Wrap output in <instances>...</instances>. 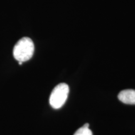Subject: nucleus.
<instances>
[{
	"label": "nucleus",
	"mask_w": 135,
	"mask_h": 135,
	"mask_svg": "<svg viewBox=\"0 0 135 135\" xmlns=\"http://www.w3.org/2000/svg\"><path fill=\"white\" fill-rule=\"evenodd\" d=\"M119 100L124 104H135V90L124 89L118 94Z\"/></svg>",
	"instance_id": "7ed1b4c3"
},
{
	"label": "nucleus",
	"mask_w": 135,
	"mask_h": 135,
	"mask_svg": "<svg viewBox=\"0 0 135 135\" xmlns=\"http://www.w3.org/2000/svg\"><path fill=\"white\" fill-rule=\"evenodd\" d=\"M74 135H93V133L91 130L89 128V124L86 123L84 124L83 127L79 128Z\"/></svg>",
	"instance_id": "20e7f679"
},
{
	"label": "nucleus",
	"mask_w": 135,
	"mask_h": 135,
	"mask_svg": "<svg viewBox=\"0 0 135 135\" xmlns=\"http://www.w3.org/2000/svg\"><path fill=\"white\" fill-rule=\"evenodd\" d=\"M69 86L66 83L58 84L53 89L50 98V103L54 109H59L65 103L68 96Z\"/></svg>",
	"instance_id": "f03ea898"
},
{
	"label": "nucleus",
	"mask_w": 135,
	"mask_h": 135,
	"mask_svg": "<svg viewBox=\"0 0 135 135\" xmlns=\"http://www.w3.org/2000/svg\"><path fill=\"white\" fill-rule=\"evenodd\" d=\"M35 46L31 39L24 37L18 41L13 48V56L22 63L30 60L33 56Z\"/></svg>",
	"instance_id": "f257e3e1"
}]
</instances>
